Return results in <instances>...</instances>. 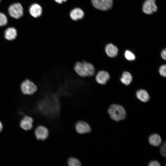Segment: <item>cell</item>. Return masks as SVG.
Returning <instances> with one entry per match:
<instances>
[{"mask_svg":"<svg viewBox=\"0 0 166 166\" xmlns=\"http://www.w3.org/2000/svg\"><path fill=\"white\" fill-rule=\"evenodd\" d=\"M93 6L96 8L103 11L111 9L113 0H91Z\"/></svg>","mask_w":166,"mask_h":166,"instance_id":"7","label":"cell"},{"mask_svg":"<svg viewBox=\"0 0 166 166\" xmlns=\"http://www.w3.org/2000/svg\"><path fill=\"white\" fill-rule=\"evenodd\" d=\"M166 65H161L160 68L159 72L161 76L165 77L166 76Z\"/></svg>","mask_w":166,"mask_h":166,"instance_id":"22","label":"cell"},{"mask_svg":"<svg viewBox=\"0 0 166 166\" xmlns=\"http://www.w3.org/2000/svg\"><path fill=\"white\" fill-rule=\"evenodd\" d=\"M136 96L137 98L141 101L146 102L150 99V96L148 93L145 90L140 89L136 93Z\"/></svg>","mask_w":166,"mask_h":166,"instance_id":"16","label":"cell"},{"mask_svg":"<svg viewBox=\"0 0 166 166\" xmlns=\"http://www.w3.org/2000/svg\"><path fill=\"white\" fill-rule=\"evenodd\" d=\"M3 128V126L1 122L0 121V133L2 131Z\"/></svg>","mask_w":166,"mask_h":166,"instance_id":"26","label":"cell"},{"mask_svg":"<svg viewBox=\"0 0 166 166\" xmlns=\"http://www.w3.org/2000/svg\"><path fill=\"white\" fill-rule=\"evenodd\" d=\"M10 15L16 19H18L23 14V8L19 3H14L11 5L8 9Z\"/></svg>","mask_w":166,"mask_h":166,"instance_id":"5","label":"cell"},{"mask_svg":"<svg viewBox=\"0 0 166 166\" xmlns=\"http://www.w3.org/2000/svg\"><path fill=\"white\" fill-rule=\"evenodd\" d=\"M17 33L16 29L14 27H9L4 32V37L9 41L15 39L17 36Z\"/></svg>","mask_w":166,"mask_h":166,"instance_id":"13","label":"cell"},{"mask_svg":"<svg viewBox=\"0 0 166 166\" xmlns=\"http://www.w3.org/2000/svg\"><path fill=\"white\" fill-rule=\"evenodd\" d=\"M1 1V0H0V2Z\"/></svg>","mask_w":166,"mask_h":166,"instance_id":"27","label":"cell"},{"mask_svg":"<svg viewBox=\"0 0 166 166\" xmlns=\"http://www.w3.org/2000/svg\"><path fill=\"white\" fill-rule=\"evenodd\" d=\"M148 141L151 145L158 147L161 144L162 140L159 135L154 133L149 136L148 137Z\"/></svg>","mask_w":166,"mask_h":166,"instance_id":"14","label":"cell"},{"mask_svg":"<svg viewBox=\"0 0 166 166\" xmlns=\"http://www.w3.org/2000/svg\"><path fill=\"white\" fill-rule=\"evenodd\" d=\"M157 10L155 0H146L143 4V11L147 14H152L156 12Z\"/></svg>","mask_w":166,"mask_h":166,"instance_id":"8","label":"cell"},{"mask_svg":"<svg viewBox=\"0 0 166 166\" xmlns=\"http://www.w3.org/2000/svg\"><path fill=\"white\" fill-rule=\"evenodd\" d=\"M73 69L77 75L82 77L93 76L96 73L94 65L85 61L77 62L74 65Z\"/></svg>","mask_w":166,"mask_h":166,"instance_id":"1","label":"cell"},{"mask_svg":"<svg viewBox=\"0 0 166 166\" xmlns=\"http://www.w3.org/2000/svg\"><path fill=\"white\" fill-rule=\"evenodd\" d=\"M161 56L165 60L166 59V49L162 50L161 53Z\"/></svg>","mask_w":166,"mask_h":166,"instance_id":"24","label":"cell"},{"mask_svg":"<svg viewBox=\"0 0 166 166\" xmlns=\"http://www.w3.org/2000/svg\"><path fill=\"white\" fill-rule=\"evenodd\" d=\"M49 131L47 128L43 125L38 126L34 130V135L38 140L43 141L47 139L49 135Z\"/></svg>","mask_w":166,"mask_h":166,"instance_id":"6","label":"cell"},{"mask_svg":"<svg viewBox=\"0 0 166 166\" xmlns=\"http://www.w3.org/2000/svg\"><path fill=\"white\" fill-rule=\"evenodd\" d=\"M105 51L107 55L111 57L117 56L118 52L117 47L111 43L108 44L106 46Z\"/></svg>","mask_w":166,"mask_h":166,"instance_id":"12","label":"cell"},{"mask_svg":"<svg viewBox=\"0 0 166 166\" xmlns=\"http://www.w3.org/2000/svg\"><path fill=\"white\" fill-rule=\"evenodd\" d=\"M70 15L72 19L76 21L82 18L84 16V14L81 9L76 8L71 11Z\"/></svg>","mask_w":166,"mask_h":166,"instance_id":"15","label":"cell"},{"mask_svg":"<svg viewBox=\"0 0 166 166\" xmlns=\"http://www.w3.org/2000/svg\"><path fill=\"white\" fill-rule=\"evenodd\" d=\"M166 144L164 142L161 146L160 148V152L162 155L164 157H166Z\"/></svg>","mask_w":166,"mask_h":166,"instance_id":"21","label":"cell"},{"mask_svg":"<svg viewBox=\"0 0 166 166\" xmlns=\"http://www.w3.org/2000/svg\"><path fill=\"white\" fill-rule=\"evenodd\" d=\"M120 80L121 82L126 85H129L132 80V77L131 74L128 72H125L122 75Z\"/></svg>","mask_w":166,"mask_h":166,"instance_id":"17","label":"cell"},{"mask_svg":"<svg viewBox=\"0 0 166 166\" xmlns=\"http://www.w3.org/2000/svg\"><path fill=\"white\" fill-rule=\"evenodd\" d=\"M29 12L31 15L34 17L38 18L41 15L42 12V9L39 4L34 3L30 6Z\"/></svg>","mask_w":166,"mask_h":166,"instance_id":"11","label":"cell"},{"mask_svg":"<svg viewBox=\"0 0 166 166\" xmlns=\"http://www.w3.org/2000/svg\"><path fill=\"white\" fill-rule=\"evenodd\" d=\"M107 112L111 119L116 121L124 120L126 116L125 109L119 105L112 104L108 109Z\"/></svg>","mask_w":166,"mask_h":166,"instance_id":"2","label":"cell"},{"mask_svg":"<svg viewBox=\"0 0 166 166\" xmlns=\"http://www.w3.org/2000/svg\"><path fill=\"white\" fill-rule=\"evenodd\" d=\"M69 166H81L82 164L79 159L76 157L71 156L69 157L67 161Z\"/></svg>","mask_w":166,"mask_h":166,"instance_id":"18","label":"cell"},{"mask_svg":"<svg viewBox=\"0 0 166 166\" xmlns=\"http://www.w3.org/2000/svg\"><path fill=\"white\" fill-rule=\"evenodd\" d=\"M74 128L77 133L81 135L90 133L92 131V128L89 124L83 120H79L76 122Z\"/></svg>","mask_w":166,"mask_h":166,"instance_id":"4","label":"cell"},{"mask_svg":"<svg viewBox=\"0 0 166 166\" xmlns=\"http://www.w3.org/2000/svg\"><path fill=\"white\" fill-rule=\"evenodd\" d=\"M124 56L125 58L129 61H133L136 58V57L134 54L131 51L128 50H127L125 51Z\"/></svg>","mask_w":166,"mask_h":166,"instance_id":"19","label":"cell"},{"mask_svg":"<svg viewBox=\"0 0 166 166\" xmlns=\"http://www.w3.org/2000/svg\"><path fill=\"white\" fill-rule=\"evenodd\" d=\"M94 76L96 82L101 85L106 84L110 78L109 73L103 70L98 71Z\"/></svg>","mask_w":166,"mask_h":166,"instance_id":"9","label":"cell"},{"mask_svg":"<svg viewBox=\"0 0 166 166\" xmlns=\"http://www.w3.org/2000/svg\"><path fill=\"white\" fill-rule=\"evenodd\" d=\"M149 166H160V164L157 161L154 160L151 161L149 163Z\"/></svg>","mask_w":166,"mask_h":166,"instance_id":"23","label":"cell"},{"mask_svg":"<svg viewBox=\"0 0 166 166\" xmlns=\"http://www.w3.org/2000/svg\"><path fill=\"white\" fill-rule=\"evenodd\" d=\"M7 22V20L5 15L0 13V26L6 25Z\"/></svg>","mask_w":166,"mask_h":166,"instance_id":"20","label":"cell"},{"mask_svg":"<svg viewBox=\"0 0 166 166\" xmlns=\"http://www.w3.org/2000/svg\"><path fill=\"white\" fill-rule=\"evenodd\" d=\"M20 88L21 92L24 95H27L34 94L38 89L37 85L33 81L28 79L24 80L21 83Z\"/></svg>","mask_w":166,"mask_h":166,"instance_id":"3","label":"cell"},{"mask_svg":"<svg viewBox=\"0 0 166 166\" xmlns=\"http://www.w3.org/2000/svg\"><path fill=\"white\" fill-rule=\"evenodd\" d=\"M33 123L34 120L31 117L26 116L21 120L20 126L23 130L28 131L33 128Z\"/></svg>","mask_w":166,"mask_h":166,"instance_id":"10","label":"cell"},{"mask_svg":"<svg viewBox=\"0 0 166 166\" xmlns=\"http://www.w3.org/2000/svg\"><path fill=\"white\" fill-rule=\"evenodd\" d=\"M67 0H55V1L58 3H61L63 2H65L67 1Z\"/></svg>","mask_w":166,"mask_h":166,"instance_id":"25","label":"cell"}]
</instances>
